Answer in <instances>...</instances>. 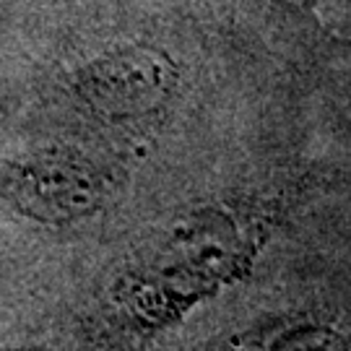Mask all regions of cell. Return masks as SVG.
I'll return each mask as SVG.
<instances>
[{
    "label": "cell",
    "mask_w": 351,
    "mask_h": 351,
    "mask_svg": "<svg viewBox=\"0 0 351 351\" xmlns=\"http://www.w3.org/2000/svg\"><path fill=\"white\" fill-rule=\"evenodd\" d=\"M180 84V65L169 52L130 45L97 58L75 73V91L104 117H141L162 110Z\"/></svg>",
    "instance_id": "1"
},
{
    "label": "cell",
    "mask_w": 351,
    "mask_h": 351,
    "mask_svg": "<svg viewBox=\"0 0 351 351\" xmlns=\"http://www.w3.org/2000/svg\"><path fill=\"white\" fill-rule=\"evenodd\" d=\"M237 351H349L336 328L315 320H297L265 328L247 339Z\"/></svg>",
    "instance_id": "3"
},
{
    "label": "cell",
    "mask_w": 351,
    "mask_h": 351,
    "mask_svg": "<svg viewBox=\"0 0 351 351\" xmlns=\"http://www.w3.org/2000/svg\"><path fill=\"white\" fill-rule=\"evenodd\" d=\"M271 3L278 5L281 11L291 13V16L317 21V5H320V0H271Z\"/></svg>",
    "instance_id": "4"
},
{
    "label": "cell",
    "mask_w": 351,
    "mask_h": 351,
    "mask_svg": "<svg viewBox=\"0 0 351 351\" xmlns=\"http://www.w3.org/2000/svg\"><path fill=\"white\" fill-rule=\"evenodd\" d=\"M13 201L45 221H68L94 211L101 198V177L86 159L47 151L16 164L8 180Z\"/></svg>",
    "instance_id": "2"
}]
</instances>
